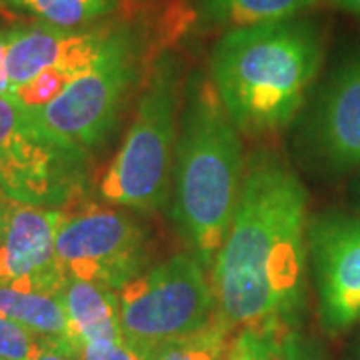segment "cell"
<instances>
[{"instance_id":"obj_1","label":"cell","mask_w":360,"mask_h":360,"mask_svg":"<svg viewBox=\"0 0 360 360\" xmlns=\"http://www.w3.org/2000/svg\"><path fill=\"white\" fill-rule=\"evenodd\" d=\"M309 196L286 158L262 148L248 156L243 193L210 269L217 316L232 333L290 326L304 304Z\"/></svg>"},{"instance_id":"obj_2","label":"cell","mask_w":360,"mask_h":360,"mask_svg":"<svg viewBox=\"0 0 360 360\" xmlns=\"http://www.w3.org/2000/svg\"><path fill=\"white\" fill-rule=\"evenodd\" d=\"M324 32L309 18L226 30L210 80L236 129L250 139L284 130L302 108L324 60Z\"/></svg>"},{"instance_id":"obj_3","label":"cell","mask_w":360,"mask_h":360,"mask_svg":"<svg viewBox=\"0 0 360 360\" xmlns=\"http://www.w3.org/2000/svg\"><path fill=\"white\" fill-rule=\"evenodd\" d=\"M246 160L210 77L186 78L172 165V220L191 255L206 270L231 229L243 193Z\"/></svg>"},{"instance_id":"obj_4","label":"cell","mask_w":360,"mask_h":360,"mask_svg":"<svg viewBox=\"0 0 360 360\" xmlns=\"http://www.w3.org/2000/svg\"><path fill=\"white\" fill-rule=\"evenodd\" d=\"M182 65L162 52L144 78L130 129L98 182L108 205L155 212L167 205L184 101Z\"/></svg>"},{"instance_id":"obj_5","label":"cell","mask_w":360,"mask_h":360,"mask_svg":"<svg viewBox=\"0 0 360 360\" xmlns=\"http://www.w3.org/2000/svg\"><path fill=\"white\" fill-rule=\"evenodd\" d=\"M89 174L86 153L52 136L13 94L0 96V202L70 206L86 191Z\"/></svg>"},{"instance_id":"obj_6","label":"cell","mask_w":360,"mask_h":360,"mask_svg":"<svg viewBox=\"0 0 360 360\" xmlns=\"http://www.w3.org/2000/svg\"><path fill=\"white\" fill-rule=\"evenodd\" d=\"M118 307L124 340L146 359L206 328L217 314V298L198 258L174 255L122 286Z\"/></svg>"},{"instance_id":"obj_7","label":"cell","mask_w":360,"mask_h":360,"mask_svg":"<svg viewBox=\"0 0 360 360\" xmlns=\"http://www.w3.org/2000/svg\"><path fill=\"white\" fill-rule=\"evenodd\" d=\"M56 258L70 278L118 292L148 262V238L136 220L108 206L86 205L66 212L56 231Z\"/></svg>"},{"instance_id":"obj_8","label":"cell","mask_w":360,"mask_h":360,"mask_svg":"<svg viewBox=\"0 0 360 360\" xmlns=\"http://www.w3.org/2000/svg\"><path fill=\"white\" fill-rule=\"evenodd\" d=\"M322 324L330 333L360 321V219L324 214L307 231Z\"/></svg>"},{"instance_id":"obj_9","label":"cell","mask_w":360,"mask_h":360,"mask_svg":"<svg viewBox=\"0 0 360 360\" xmlns=\"http://www.w3.org/2000/svg\"><path fill=\"white\" fill-rule=\"evenodd\" d=\"M60 208L13 205L0 240V286L58 295L66 274L56 258Z\"/></svg>"},{"instance_id":"obj_10","label":"cell","mask_w":360,"mask_h":360,"mask_svg":"<svg viewBox=\"0 0 360 360\" xmlns=\"http://www.w3.org/2000/svg\"><path fill=\"white\" fill-rule=\"evenodd\" d=\"M108 34L106 25L89 30H66L44 22L6 26V70L11 94L42 70L68 65L86 72L96 63Z\"/></svg>"},{"instance_id":"obj_11","label":"cell","mask_w":360,"mask_h":360,"mask_svg":"<svg viewBox=\"0 0 360 360\" xmlns=\"http://www.w3.org/2000/svg\"><path fill=\"white\" fill-rule=\"evenodd\" d=\"M310 146L333 170L360 167V52L345 58L314 106Z\"/></svg>"},{"instance_id":"obj_12","label":"cell","mask_w":360,"mask_h":360,"mask_svg":"<svg viewBox=\"0 0 360 360\" xmlns=\"http://www.w3.org/2000/svg\"><path fill=\"white\" fill-rule=\"evenodd\" d=\"M60 302L68 319L70 340L78 348L90 342H122L118 292L101 284L66 276Z\"/></svg>"},{"instance_id":"obj_13","label":"cell","mask_w":360,"mask_h":360,"mask_svg":"<svg viewBox=\"0 0 360 360\" xmlns=\"http://www.w3.org/2000/svg\"><path fill=\"white\" fill-rule=\"evenodd\" d=\"M321 0H196V20L206 28L234 30L296 18Z\"/></svg>"},{"instance_id":"obj_14","label":"cell","mask_w":360,"mask_h":360,"mask_svg":"<svg viewBox=\"0 0 360 360\" xmlns=\"http://www.w3.org/2000/svg\"><path fill=\"white\" fill-rule=\"evenodd\" d=\"M0 314L22 324L40 340L77 348L70 340L68 319L58 295L26 292L0 286Z\"/></svg>"},{"instance_id":"obj_15","label":"cell","mask_w":360,"mask_h":360,"mask_svg":"<svg viewBox=\"0 0 360 360\" xmlns=\"http://www.w3.org/2000/svg\"><path fill=\"white\" fill-rule=\"evenodd\" d=\"M11 13L26 14L37 22L80 30L118 8V0H2Z\"/></svg>"},{"instance_id":"obj_16","label":"cell","mask_w":360,"mask_h":360,"mask_svg":"<svg viewBox=\"0 0 360 360\" xmlns=\"http://www.w3.org/2000/svg\"><path fill=\"white\" fill-rule=\"evenodd\" d=\"M231 336V328L214 314L200 333L158 347L146 360H224Z\"/></svg>"},{"instance_id":"obj_17","label":"cell","mask_w":360,"mask_h":360,"mask_svg":"<svg viewBox=\"0 0 360 360\" xmlns=\"http://www.w3.org/2000/svg\"><path fill=\"white\" fill-rule=\"evenodd\" d=\"M290 326L264 324L234 330L224 360H288L286 340Z\"/></svg>"},{"instance_id":"obj_18","label":"cell","mask_w":360,"mask_h":360,"mask_svg":"<svg viewBox=\"0 0 360 360\" xmlns=\"http://www.w3.org/2000/svg\"><path fill=\"white\" fill-rule=\"evenodd\" d=\"M80 75H84V72H80L75 66H51V68L42 70V72L37 75L34 78H30V80L25 82L22 86H18V89L13 92V96L18 103L25 104L26 108L39 110L42 106H46L49 103H52V101H54V98H56L72 80H77Z\"/></svg>"},{"instance_id":"obj_19","label":"cell","mask_w":360,"mask_h":360,"mask_svg":"<svg viewBox=\"0 0 360 360\" xmlns=\"http://www.w3.org/2000/svg\"><path fill=\"white\" fill-rule=\"evenodd\" d=\"M39 347L40 338L26 330L22 324L0 314V359L34 360Z\"/></svg>"},{"instance_id":"obj_20","label":"cell","mask_w":360,"mask_h":360,"mask_svg":"<svg viewBox=\"0 0 360 360\" xmlns=\"http://www.w3.org/2000/svg\"><path fill=\"white\" fill-rule=\"evenodd\" d=\"M80 360H146L127 340L122 342H90L80 347Z\"/></svg>"},{"instance_id":"obj_21","label":"cell","mask_w":360,"mask_h":360,"mask_svg":"<svg viewBox=\"0 0 360 360\" xmlns=\"http://www.w3.org/2000/svg\"><path fill=\"white\" fill-rule=\"evenodd\" d=\"M34 360H80V352L77 348L66 347V345L40 340L39 352H37Z\"/></svg>"},{"instance_id":"obj_22","label":"cell","mask_w":360,"mask_h":360,"mask_svg":"<svg viewBox=\"0 0 360 360\" xmlns=\"http://www.w3.org/2000/svg\"><path fill=\"white\" fill-rule=\"evenodd\" d=\"M11 94L8 70H6V28H0V96Z\"/></svg>"},{"instance_id":"obj_23","label":"cell","mask_w":360,"mask_h":360,"mask_svg":"<svg viewBox=\"0 0 360 360\" xmlns=\"http://www.w3.org/2000/svg\"><path fill=\"white\" fill-rule=\"evenodd\" d=\"M286 350H288V360H319L316 354H312L309 348L304 347L295 333L288 335L286 340Z\"/></svg>"},{"instance_id":"obj_24","label":"cell","mask_w":360,"mask_h":360,"mask_svg":"<svg viewBox=\"0 0 360 360\" xmlns=\"http://www.w3.org/2000/svg\"><path fill=\"white\" fill-rule=\"evenodd\" d=\"M336 6H340L342 11H347V13L354 14V16H359L360 18V0H333Z\"/></svg>"},{"instance_id":"obj_25","label":"cell","mask_w":360,"mask_h":360,"mask_svg":"<svg viewBox=\"0 0 360 360\" xmlns=\"http://www.w3.org/2000/svg\"><path fill=\"white\" fill-rule=\"evenodd\" d=\"M11 208H13V205H4V202H0V240H2V234H4V231H6V222H8Z\"/></svg>"},{"instance_id":"obj_26","label":"cell","mask_w":360,"mask_h":360,"mask_svg":"<svg viewBox=\"0 0 360 360\" xmlns=\"http://www.w3.org/2000/svg\"><path fill=\"white\" fill-rule=\"evenodd\" d=\"M4 18H8V20H11V18H13V13H11V11L4 6V2L0 0V22H2Z\"/></svg>"},{"instance_id":"obj_27","label":"cell","mask_w":360,"mask_h":360,"mask_svg":"<svg viewBox=\"0 0 360 360\" xmlns=\"http://www.w3.org/2000/svg\"><path fill=\"white\" fill-rule=\"evenodd\" d=\"M0 360H4V359H0Z\"/></svg>"}]
</instances>
